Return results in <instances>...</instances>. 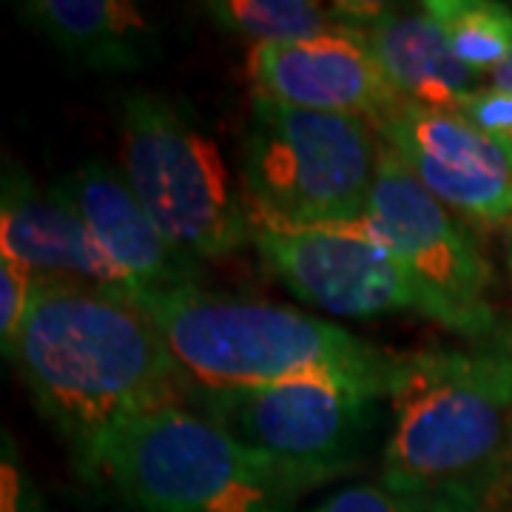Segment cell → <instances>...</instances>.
<instances>
[{
    "label": "cell",
    "instance_id": "9a60e30c",
    "mask_svg": "<svg viewBox=\"0 0 512 512\" xmlns=\"http://www.w3.org/2000/svg\"><path fill=\"white\" fill-rule=\"evenodd\" d=\"M20 15L86 69L137 72L160 60V29L131 0H29Z\"/></svg>",
    "mask_w": 512,
    "mask_h": 512
},
{
    "label": "cell",
    "instance_id": "8992f818",
    "mask_svg": "<svg viewBox=\"0 0 512 512\" xmlns=\"http://www.w3.org/2000/svg\"><path fill=\"white\" fill-rule=\"evenodd\" d=\"M123 177L171 245L217 259L254 239L251 205L211 134L180 103L131 92L120 103Z\"/></svg>",
    "mask_w": 512,
    "mask_h": 512
},
{
    "label": "cell",
    "instance_id": "d6986e66",
    "mask_svg": "<svg viewBox=\"0 0 512 512\" xmlns=\"http://www.w3.org/2000/svg\"><path fill=\"white\" fill-rule=\"evenodd\" d=\"M458 117H464L470 126H476L481 134H487L501 148L512 154V94L495 86H481L467 97H461L453 109Z\"/></svg>",
    "mask_w": 512,
    "mask_h": 512
},
{
    "label": "cell",
    "instance_id": "2e32d148",
    "mask_svg": "<svg viewBox=\"0 0 512 512\" xmlns=\"http://www.w3.org/2000/svg\"><path fill=\"white\" fill-rule=\"evenodd\" d=\"M208 18L251 43H291L342 29L336 9L313 0H217L205 3Z\"/></svg>",
    "mask_w": 512,
    "mask_h": 512
},
{
    "label": "cell",
    "instance_id": "8fae6325",
    "mask_svg": "<svg viewBox=\"0 0 512 512\" xmlns=\"http://www.w3.org/2000/svg\"><path fill=\"white\" fill-rule=\"evenodd\" d=\"M245 72L254 94L296 109L362 117L373 126L404 100L365 37L348 26L291 43H256Z\"/></svg>",
    "mask_w": 512,
    "mask_h": 512
},
{
    "label": "cell",
    "instance_id": "5b68a950",
    "mask_svg": "<svg viewBox=\"0 0 512 512\" xmlns=\"http://www.w3.org/2000/svg\"><path fill=\"white\" fill-rule=\"evenodd\" d=\"M382 154L379 131L362 117L254 94L242 148L251 217L282 225L365 220Z\"/></svg>",
    "mask_w": 512,
    "mask_h": 512
},
{
    "label": "cell",
    "instance_id": "4fadbf2b",
    "mask_svg": "<svg viewBox=\"0 0 512 512\" xmlns=\"http://www.w3.org/2000/svg\"><path fill=\"white\" fill-rule=\"evenodd\" d=\"M0 254L29 262L40 276L72 279L131 296L123 274L109 262L60 183L40 188L23 171L3 174Z\"/></svg>",
    "mask_w": 512,
    "mask_h": 512
},
{
    "label": "cell",
    "instance_id": "ba28073f",
    "mask_svg": "<svg viewBox=\"0 0 512 512\" xmlns=\"http://www.w3.org/2000/svg\"><path fill=\"white\" fill-rule=\"evenodd\" d=\"M382 402L313 382L188 390V407L308 487L348 473L362 458Z\"/></svg>",
    "mask_w": 512,
    "mask_h": 512
},
{
    "label": "cell",
    "instance_id": "5bb4252c",
    "mask_svg": "<svg viewBox=\"0 0 512 512\" xmlns=\"http://www.w3.org/2000/svg\"><path fill=\"white\" fill-rule=\"evenodd\" d=\"M333 9L342 26L365 37L384 77L404 100L453 111L461 97L481 89L478 74L458 60L439 20L424 6L333 3Z\"/></svg>",
    "mask_w": 512,
    "mask_h": 512
},
{
    "label": "cell",
    "instance_id": "7a4b0ae2",
    "mask_svg": "<svg viewBox=\"0 0 512 512\" xmlns=\"http://www.w3.org/2000/svg\"><path fill=\"white\" fill-rule=\"evenodd\" d=\"M382 484L410 512H481L512 484V348L413 353Z\"/></svg>",
    "mask_w": 512,
    "mask_h": 512
},
{
    "label": "cell",
    "instance_id": "277c9868",
    "mask_svg": "<svg viewBox=\"0 0 512 512\" xmlns=\"http://www.w3.org/2000/svg\"><path fill=\"white\" fill-rule=\"evenodd\" d=\"M80 473L137 512H288L311 490L188 404L123 421Z\"/></svg>",
    "mask_w": 512,
    "mask_h": 512
},
{
    "label": "cell",
    "instance_id": "e0dca14e",
    "mask_svg": "<svg viewBox=\"0 0 512 512\" xmlns=\"http://www.w3.org/2000/svg\"><path fill=\"white\" fill-rule=\"evenodd\" d=\"M456 57L473 72L493 74L512 57V12L490 0H427Z\"/></svg>",
    "mask_w": 512,
    "mask_h": 512
},
{
    "label": "cell",
    "instance_id": "7c38bea8",
    "mask_svg": "<svg viewBox=\"0 0 512 512\" xmlns=\"http://www.w3.org/2000/svg\"><path fill=\"white\" fill-rule=\"evenodd\" d=\"M92 237L123 274L131 296L197 285L200 268L194 256L171 245L160 225L148 217L143 202L114 165L86 160L60 183Z\"/></svg>",
    "mask_w": 512,
    "mask_h": 512
},
{
    "label": "cell",
    "instance_id": "44dd1931",
    "mask_svg": "<svg viewBox=\"0 0 512 512\" xmlns=\"http://www.w3.org/2000/svg\"><path fill=\"white\" fill-rule=\"evenodd\" d=\"M490 86H495V89H504V92L512 94V57L504 63V66H498V69L490 74Z\"/></svg>",
    "mask_w": 512,
    "mask_h": 512
},
{
    "label": "cell",
    "instance_id": "9c48e42d",
    "mask_svg": "<svg viewBox=\"0 0 512 512\" xmlns=\"http://www.w3.org/2000/svg\"><path fill=\"white\" fill-rule=\"evenodd\" d=\"M359 222L430 291L476 319L487 333L493 330L495 313L487 302V259L456 211L433 197L387 146L365 220Z\"/></svg>",
    "mask_w": 512,
    "mask_h": 512
},
{
    "label": "cell",
    "instance_id": "6da1fadb",
    "mask_svg": "<svg viewBox=\"0 0 512 512\" xmlns=\"http://www.w3.org/2000/svg\"><path fill=\"white\" fill-rule=\"evenodd\" d=\"M83 467L114 427L188 404L191 382L163 333L126 293L40 276L9 356Z\"/></svg>",
    "mask_w": 512,
    "mask_h": 512
},
{
    "label": "cell",
    "instance_id": "30bf717a",
    "mask_svg": "<svg viewBox=\"0 0 512 512\" xmlns=\"http://www.w3.org/2000/svg\"><path fill=\"white\" fill-rule=\"evenodd\" d=\"M373 128L458 217L487 228L512 220V154L456 111L399 100Z\"/></svg>",
    "mask_w": 512,
    "mask_h": 512
},
{
    "label": "cell",
    "instance_id": "3957f363",
    "mask_svg": "<svg viewBox=\"0 0 512 512\" xmlns=\"http://www.w3.org/2000/svg\"><path fill=\"white\" fill-rule=\"evenodd\" d=\"M131 299L163 333L185 379L211 390L313 382L393 399L413 359L308 313L200 285Z\"/></svg>",
    "mask_w": 512,
    "mask_h": 512
},
{
    "label": "cell",
    "instance_id": "7402d4cb",
    "mask_svg": "<svg viewBox=\"0 0 512 512\" xmlns=\"http://www.w3.org/2000/svg\"><path fill=\"white\" fill-rule=\"evenodd\" d=\"M507 268H510L512 276V220L507 222Z\"/></svg>",
    "mask_w": 512,
    "mask_h": 512
},
{
    "label": "cell",
    "instance_id": "ffe728a7",
    "mask_svg": "<svg viewBox=\"0 0 512 512\" xmlns=\"http://www.w3.org/2000/svg\"><path fill=\"white\" fill-rule=\"evenodd\" d=\"M308 512H410L382 484H353L339 493L328 495L319 507Z\"/></svg>",
    "mask_w": 512,
    "mask_h": 512
},
{
    "label": "cell",
    "instance_id": "ac0fdd59",
    "mask_svg": "<svg viewBox=\"0 0 512 512\" xmlns=\"http://www.w3.org/2000/svg\"><path fill=\"white\" fill-rule=\"evenodd\" d=\"M40 274L18 256L0 254V345L9 359L18 342L23 322L32 311Z\"/></svg>",
    "mask_w": 512,
    "mask_h": 512
},
{
    "label": "cell",
    "instance_id": "52a82bcc",
    "mask_svg": "<svg viewBox=\"0 0 512 512\" xmlns=\"http://www.w3.org/2000/svg\"><path fill=\"white\" fill-rule=\"evenodd\" d=\"M251 222V242L262 262L299 299L322 311L348 319L416 313L456 333H487L476 319L419 282L362 222L282 225L256 217Z\"/></svg>",
    "mask_w": 512,
    "mask_h": 512
}]
</instances>
